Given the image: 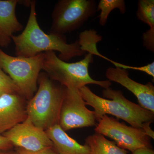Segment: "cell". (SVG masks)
I'll return each mask as SVG.
<instances>
[{
  "instance_id": "obj_11",
  "label": "cell",
  "mask_w": 154,
  "mask_h": 154,
  "mask_svg": "<svg viewBox=\"0 0 154 154\" xmlns=\"http://www.w3.org/2000/svg\"><path fill=\"white\" fill-rule=\"evenodd\" d=\"M24 99L18 94L0 96V134L10 130L28 117Z\"/></svg>"
},
{
  "instance_id": "obj_16",
  "label": "cell",
  "mask_w": 154,
  "mask_h": 154,
  "mask_svg": "<svg viewBox=\"0 0 154 154\" xmlns=\"http://www.w3.org/2000/svg\"><path fill=\"white\" fill-rule=\"evenodd\" d=\"M137 7L138 19L148 25L149 29L154 30V0H139Z\"/></svg>"
},
{
  "instance_id": "obj_23",
  "label": "cell",
  "mask_w": 154,
  "mask_h": 154,
  "mask_svg": "<svg viewBox=\"0 0 154 154\" xmlns=\"http://www.w3.org/2000/svg\"><path fill=\"white\" fill-rule=\"evenodd\" d=\"M0 154H19L16 151L10 150H0Z\"/></svg>"
},
{
  "instance_id": "obj_19",
  "label": "cell",
  "mask_w": 154,
  "mask_h": 154,
  "mask_svg": "<svg viewBox=\"0 0 154 154\" xmlns=\"http://www.w3.org/2000/svg\"><path fill=\"white\" fill-rule=\"evenodd\" d=\"M143 44L147 49L154 51V30H149L143 33Z\"/></svg>"
},
{
  "instance_id": "obj_17",
  "label": "cell",
  "mask_w": 154,
  "mask_h": 154,
  "mask_svg": "<svg viewBox=\"0 0 154 154\" xmlns=\"http://www.w3.org/2000/svg\"><path fill=\"white\" fill-rule=\"evenodd\" d=\"M0 90L7 94H18L19 91L14 82L6 73L0 69Z\"/></svg>"
},
{
  "instance_id": "obj_22",
  "label": "cell",
  "mask_w": 154,
  "mask_h": 154,
  "mask_svg": "<svg viewBox=\"0 0 154 154\" xmlns=\"http://www.w3.org/2000/svg\"><path fill=\"white\" fill-rule=\"evenodd\" d=\"M132 154H154V151L152 148H140L133 152Z\"/></svg>"
},
{
  "instance_id": "obj_18",
  "label": "cell",
  "mask_w": 154,
  "mask_h": 154,
  "mask_svg": "<svg viewBox=\"0 0 154 154\" xmlns=\"http://www.w3.org/2000/svg\"><path fill=\"white\" fill-rule=\"evenodd\" d=\"M122 69H133L135 70L139 71L144 72L147 74L154 78V62L151 63L150 64L140 67H135L122 64Z\"/></svg>"
},
{
  "instance_id": "obj_20",
  "label": "cell",
  "mask_w": 154,
  "mask_h": 154,
  "mask_svg": "<svg viewBox=\"0 0 154 154\" xmlns=\"http://www.w3.org/2000/svg\"><path fill=\"white\" fill-rule=\"evenodd\" d=\"M16 151L19 154H60L56 150L54 147L35 152L29 151L24 149L17 147Z\"/></svg>"
},
{
  "instance_id": "obj_5",
  "label": "cell",
  "mask_w": 154,
  "mask_h": 154,
  "mask_svg": "<svg viewBox=\"0 0 154 154\" xmlns=\"http://www.w3.org/2000/svg\"><path fill=\"white\" fill-rule=\"evenodd\" d=\"M45 53L29 57L12 56L0 48V69L8 74L25 99L30 100L37 91Z\"/></svg>"
},
{
  "instance_id": "obj_3",
  "label": "cell",
  "mask_w": 154,
  "mask_h": 154,
  "mask_svg": "<svg viewBox=\"0 0 154 154\" xmlns=\"http://www.w3.org/2000/svg\"><path fill=\"white\" fill-rule=\"evenodd\" d=\"M38 82V90L29 100L26 112L34 125L45 131L58 124L66 87L56 84L44 73L39 74Z\"/></svg>"
},
{
  "instance_id": "obj_13",
  "label": "cell",
  "mask_w": 154,
  "mask_h": 154,
  "mask_svg": "<svg viewBox=\"0 0 154 154\" xmlns=\"http://www.w3.org/2000/svg\"><path fill=\"white\" fill-rule=\"evenodd\" d=\"M45 132L60 154H90L88 145L80 144L67 134L59 124L51 127Z\"/></svg>"
},
{
  "instance_id": "obj_4",
  "label": "cell",
  "mask_w": 154,
  "mask_h": 154,
  "mask_svg": "<svg viewBox=\"0 0 154 154\" xmlns=\"http://www.w3.org/2000/svg\"><path fill=\"white\" fill-rule=\"evenodd\" d=\"M45 53L42 70L53 81L66 88L80 89L87 85H95L104 89L110 88L111 82L97 81L91 78L89 66L94 61V55L88 53L83 59L75 63L61 60L53 51Z\"/></svg>"
},
{
  "instance_id": "obj_2",
  "label": "cell",
  "mask_w": 154,
  "mask_h": 154,
  "mask_svg": "<svg viewBox=\"0 0 154 154\" xmlns=\"http://www.w3.org/2000/svg\"><path fill=\"white\" fill-rule=\"evenodd\" d=\"M79 91L86 105L94 108L96 121H99L103 116L110 114L137 128L143 129L146 123L153 122L154 113L131 102L121 91L110 88L104 89L103 96L108 99L97 96L87 86L80 88Z\"/></svg>"
},
{
  "instance_id": "obj_7",
  "label": "cell",
  "mask_w": 154,
  "mask_h": 154,
  "mask_svg": "<svg viewBox=\"0 0 154 154\" xmlns=\"http://www.w3.org/2000/svg\"><path fill=\"white\" fill-rule=\"evenodd\" d=\"M94 131L112 139L121 148L132 152L140 148H152L150 137L142 128L127 126L107 115L98 121Z\"/></svg>"
},
{
  "instance_id": "obj_1",
  "label": "cell",
  "mask_w": 154,
  "mask_h": 154,
  "mask_svg": "<svg viewBox=\"0 0 154 154\" xmlns=\"http://www.w3.org/2000/svg\"><path fill=\"white\" fill-rule=\"evenodd\" d=\"M30 15L25 29L19 35L12 37L17 56L32 57L42 53L57 51L60 53L59 58L66 62L86 53L81 49L79 40L69 44L63 35L44 32L37 22L36 1H30Z\"/></svg>"
},
{
  "instance_id": "obj_12",
  "label": "cell",
  "mask_w": 154,
  "mask_h": 154,
  "mask_svg": "<svg viewBox=\"0 0 154 154\" xmlns=\"http://www.w3.org/2000/svg\"><path fill=\"white\" fill-rule=\"evenodd\" d=\"M18 0H0V46L7 47L11 43L14 33L23 27L16 14Z\"/></svg>"
},
{
  "instance_id": "obj_8",
  "label": "cell",
  "mask_w": 154,
  "mask_h": 154,
  "mask_svg": "<svg viewBox=\"0 0 154 154\" xmlns=\"http://www.w3.org/2000/svg\"><path fill=\"white\" fill-rule=\"evenodd\" d=\"M94 111L89 110L79 89L66 88L61 107L58 124L65 131L76 128L96 125Z\"/></svg>"
},
{
  "instance_id": "obj_24",
  "label": "cell",
  "mask_w": 154,
  "mask_h": 154,
  "mask_svg": "<svg viewBox=\"0 0 154 154\" xmlns=\"http://www.w3.org/2000/svg\"><path fill=\"white\" fill-rule=\"evenodd\" d=\"M4 93H4V92H3L2 91H1V90H0V96H2V95L3 94H4Z\"/></svg>"
},
{
  "instance_id": "obj_15",
  "label": "cell",
  "mask_w": 154,
  "mask_h": 154,
  "mask_svg": "<svg viewBox=\"0 0 154 154\" xmlns=\"http://www.w3.org/2000/svg\"><path fill=\"white\" fill-rule=\"evenodd\" d=\"M115 9H119L122 14H125L126 8L124 0H100L97 6V11H101L99 21L101 26H105L109 14Z\"/></svg>"
},
{
  "instance_id": "obj_21",
  "label": "cell",
  "mask_w": 154,
  "mask_h": 154,
  "mask_svg": "<svg viewBox=\"0 0 154 154\" xmlns=\"http://www.w3.org/2000/svg\"><path fill=\"white\" fill-rule=\"evenodd\" d=\"M13 147V145L7 137L0 134V150H10Z\"/></svg>"
},
{
  "instance_id": "obj_9",
  "label": "cell",
  "mask_w": 154,
  "mask_h": 154,
  "mask_svg": "<svg viewBox=\"0 0 154 154\" xmlns=\"http://www.w3.org/2000/svg\"><path fill=\"white\" fill-rule=\"evenodd\" d=\"M14 146L35 152L54 147L45 131L33 124L29 117L3 134Z\"/></svg>"
},
{
  "instance_id": "obj_6",
  "label": "cell",
  "mask_w": 154,
  "mask_h": 154,
  "mask_svg": "<svg viewBox=\"0 0 154 154\" xmlns=\"http://www.w3.org/2000/svg\"><path fill=\"white\" fill-rule=\"evenodd\" d=\"M97 11L94 0H60L51 15L52 33L64 35L81 28Z\"/></svg>"
},
{
  "instance_id": "obj_14",
  "label": "cell",
  "mask_w": 154,
  "mask_h": 154,
  "mask_svg": "<svg viewBox=\"0 0 154 154\" xmlns=\"http://www.w3.org/2000/svg\"><path fill=\"white\" fill-rule=\"evenodd\" d=\"M85 144L90 148V154H128L125 150L96 133L87 137Z\"/></svg>"
},
{
  "instance_id": "obj_10",
  "label": "cell",
  "mask_w": 154,
  "mask_h": 154,
  "mask_svg": "<svg viewBox=\"0 0 154 154\" xmlns=\"http://www.w3.org/2000/svg\"><path fill=\"white\" fill-rule=\"evenodd\" d=\"M108 81L120 84L131 92L137 98L140 105L144 109L154 113V86L149 82L146 85L131 79L127 70L110 67L106 72Z\"/></svg>"
}]
</instances>
